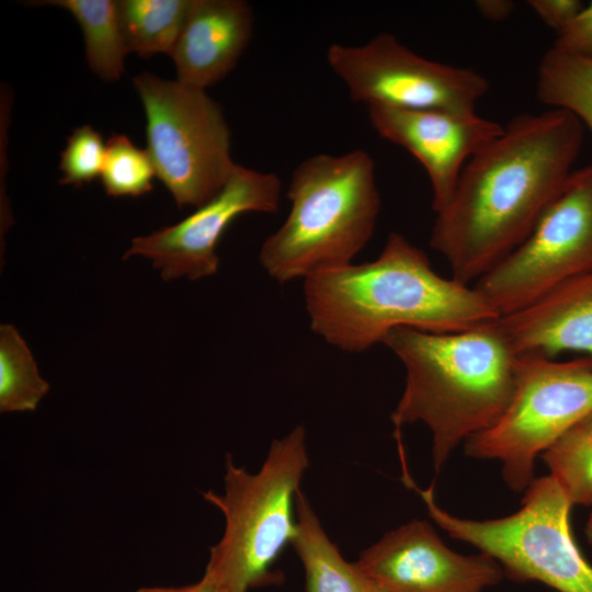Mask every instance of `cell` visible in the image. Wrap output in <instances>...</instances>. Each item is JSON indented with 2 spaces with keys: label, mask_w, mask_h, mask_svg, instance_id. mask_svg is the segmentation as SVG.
Wrapping results in <instances>:
<instances>
[{
  "label": "cell",
  "mask_w": 592,
  "mask_h": 592,
  "mask_svg": "<svg viewBox=\"0 0 592 592\" xmlns=\"http://www.w3.org/2000/svg\"><path fill=\"white\" fill-rule=\"evenodd\" d=\"M374 129L409 151L424 168L432 186V209L449 202L468 160L497 138L503 126L476 113L368 106Z\"/></svg>",
  "instance_id": "13"
},
{
  "label": "cell",
  "mask_w": 592,
  "mask_h": 592,
  "mask_svg": "<svg viewBox=\"0 0 592 592\" xmlns=\"http://www.w3.org/2000/svg\"><path fill=\"white\" fill-rule=\"evenodd\" d=\"M383 343L406 368L391 413L396 439L403 425L424 423L436 471L457 446L490 428L512 398L519 354L499 319L448 333L399 328Z\"/></svg>",
  "instance_id": "3"
},
{
  "label": "cell",
  "mask_w": 592,
  "mask_h": 592,
  "mask_svg": "<svg viewBox=\"0 0 592 592\" xmlns=\"http://www.w3.org/2000/svg\"><path fill=\"white\" fill-rule=\"evenodd\" d=\"M499 323L519 355L577 352L592 358V270L501 316Z\"/></svg>",
  "instance_id": "14"
},
{
  "label": "cell",
  "mask_w": 592,
  "mask_h": 592,
  "mask_svg": "<svg viewBox=\"0 0 592 592\" xmlns=\"http://www.w3.org/2000/svg\"><path fill=\"white\" fill-rule=\"evenodd\" d=\"M287 196L289 214L259 255L280 283L351 264L373 236L380 196L365 150L305 159L293 172Z\"/></svg>",
  "instance_id": "4"
},
{
  "label": "cell",
  "mask_w": 592,
  "mask_h": 592,
  "mask_svg": "<svg viewBox=\"0 0 592 592\" xmlns=\"http://www.w3.org/2000/svg\"><path fill=\"white\" fill-rule=\"evenodd\" d=\"M582 140L583 124L551 109L515 116L468 160L430 237L453 278L475 284L526 239L572 173Z\"/></svg>",
  "instance_id": "1"
},
{
  "label": "cell",
  "mask_w": 592,
  "mask_h": 592,
  "mask_svg": "<svg viewBox=\"0 0 592 592\" xmlns=\"http://www.w3.org/2000/svg\"><path fill=\"white\" fill-rule=\"evenodd\" d=\"M592 412V358L557 361L517 356L512 398L487 430L469 437L467 456L498 460L504 482L523 492L534 480L536 459Z\"/></svg>",
  "instance_id": "7"
},
{
  "label": "cell",
  "mask_w": 592,
  "mask_h": 592,
  "mask_svg": "<svg viewBox=\"0 0 592 592\" xmlns=\"http://www.w3.org/2000/svg\"><path fill=\"white\" fill-rule=\"evenodd\" d=\"M539 458L573 506L592 505V412L566 431Z\"/></svg>",
  "instance_id": "21"
},
{
  "label": "cell",
  "mask_w": 592,
  "mask_h": 592,
  "mask_svg": "<svg viewBox=\"0 0 592 592\" xmlns=\"http://www.w3.org/2000/svg\"><path fill=\"white\" fill-rule=\"evenodd\" d=\"M281 190L276 174L238 164L212 200L178 224L135 238L123 259L145 257L164 281L213 275L219 264L217 243L226 228L243 213H275Z\"/></svg>",
  "instance_id": "11"
},
{
  "label": "cell",
  "mask_w": 592,
  "mask_h": 592,
  "mask_svg": "<svg viewBox=\"0 0 592 592\" xmlns=\"http://www.w3.org/2000/svg\"><path fill=\"white\" fill-rule=\"evenodd\" d=\"M106 146L102 135L93 127L83 125L73 129L60 155V183L81 186L101 177Z\"/></svg>",
  "instance_id": "23"
},
{
  "label": "cell",
  "mask_w": 592,
  "mask_h": 592,
  "mask_svg": "<svg viewBox=\"0 0 592 592\" xmlns=\"http://www.w3.org/2000/svg\"><path fill=\"white\" fill-rule=\"evenodd\" d=\"M311 330L329 344L363 352L399 328L448 333L500 318L471 285L437 274L426 254L390 232L374 261L304 280Z\"/></svg>",
  "instance_id": "2"
},
{
  "label": "cell",
  "mask_w": 592,
  "mask_h": 592,
  "mask_svg": "<svg viewBox=\"0 0 592 592\" xmlns=\"http://www.w3.org/2000/svg\"><path fill=\"white\" fill-rule=\"evenodd\" d=\"M355 565L380 592H483L504 577L494 558L454 551L422 520L386 533Z\"/></svg>",
  "instance_id": "12"
},
{
  "label": "cell",
  "mask_w": 592,
  "mask_h": 592,
  "mask_svg": "<svg viewBox=\"0 0 592 592\" xmlns=\"http://www.w3.org/2000/svg\"><path fill=\"white\" fill-rule=\"evenodd\" d=\"M410 486L441 528L494 558L508 578L537 581L557 592H592V563L572 532L573 505L551 476L534 478L517 511L490 520L451 514L435 501L432 486Z\"/></svg>",
  "instance_id": "6"
},
{
  "label": "cell",
  "mask_w": 592,
  "mask_h": 592,
  "mask_svg": "<svg viewBox=\"0 0 592 592\" xmlns=\"http://www.w3.org/2000/svg\"><path fill=\"white\" fill-rule=\"evenodd\" d=\"M553 47L565 53L592 56V1L584 4L577 18L557 35Z\"/></svg>",
  "instance_id": "24"
},
{
  "label": "cell",
  "mask_w": 592,
  "mask_h": 592,
  "mask_svg": "<svg viewBox=\"0 0 592 592\" xmlns=\"http://www.w3.org/2000/svg\"><path fill=\"white\" fill-rule=\"evenodd\" d=\"M296 519L291 545L305 571L306 592H380L355 562L344 559L301 490L296 497Z\"/></svg>",
  "instance_id": "16"
},
{
  "label": "cell",
  "mask_w": 592,
  "mask_h": 592,
  "mask_svg": "<svg viewBox=\"0 0 592 592\" xmlns=\"http://www.w3.org/2000/svg\"><path fill=\"white\" fill-rule=\"evenodd\" d=\"M254 18L241 0H191L171 57L178 80L205 90L225 78L248 46Z\"/></svg>",
  "instance_id": "15"
},
{
  "label": "cell",
  "mask_w": 592,
  "mask_h": 592,
  "mask_svg": "<svg viewBox=\"0 0 592 592\" xmlns=\"http://www.w3.org/2000/svg\"><path fill=\"white\" fill-rule=\"evenodd\" d=\"M479 13L491 21L505 20L515 7L510 0H481L476 2Z\"/></svg>",
  "instance_id": "27"
},
{
  "label": "cell",
  "mask_w": 592,
  "mask_h": 592,
  "mask_svg": "<svg viewBox=\"0 0 592 592\" xmlns=\"http://www.w3.org/2000/svg\"><path fill=\"white\" fill-rule=\"evenodd\" d=\"M584 534H585V538L588 540L589 544L592 545V511L588 517V521L585 523V527H584Z\"/></svg>",
  "instance_id": "28"
},
{
  "label": "cell",
  "mask_w": 592,
  "mask_h": 592,
  "mask_svg": "<svg viewBox=\"0 0 592 592\" xmlns=\"http://www.w3.org/2000/svg\"><path fill=\"white\" fill-rule=\"evenodd\" d=\"M134 592H225L213 579L203 574L198 582L181 587H143Z\"/></svg>",
  "instance_id": "26"
},
{
  "label": "cell",
  "mask_w": 592,
  "mask_h": 592,
  "mask_svg": "<svg viewBox=\"0 0 592 592\" xmlns=\"http://www.w3.org/2000/svg\"><path fill=\"white\" fill-rule=\"evenodd\" d=\"M116 4L128 52L149 57L171 55L191 0H121Z\"/></svg>",
  "instance_id": "18"
},
{
  "label": "cell",
  "mask_w": 592,
  "mask_h": 592,
  "mask_svg": "<svg viewBox=\"0 0 592 592\" xmlns=\"http://www.w3.org/2000/svg\"><path fill=\"white\" fill-rule=\"evenodd\" d=\"M146 115L147 151L178 206L212 200L237 166L220 105L205 90L149 72L133 78Z\"/></svg>",
  "instance_id": "8"
},
{
  "label": "cell",
  "mask_w": 592,
  "mask_h": 592,
  "mask_svg": "<svg viewBox=\"0 0 592 592\" xmlns=\"http://www.w3.org/2000/svg\"><path fill=\"white\" fill-rule=\"evenodd\" d=\"M327 59L351 99L367 106L470 114L488 90L474 69L426 59L386 32L361 46L332 44Z\"/></svg>",
  "instance_id": "10"
},
{
  "label": "cell",
  "mask_w": 592,
  "mask_h": 592,
  "mask_svg": "<svg viewBox=\"0 0 592 592\" xmlns=\"http://www.w3.org/2000/svg\"><path fill=\"white\" fill-rule=\"evenodd\" d=\"M46 3L68 10L78 21L91 69L105 81L118 80L124 71V57L128 49L116 1L53 0Z\"/></svg>",
  "instance_id": "17"
},
{
  "label": "cell",
  "mask_w": 592,
  "mask_h": 592,
  "mask_svg": "<svg viewBox=\"0 0 592 592\" xmlns=\"http://www.w3.org/2000/svg\"><path fill=\"white\" fill-rule=\"evenodd\" d=\"M592 270V163L573 171L526 239L474 286L501 316Z\"/></svg>",
  "instance_id": "9"
},
{
  "label": "cell",
  "mask_w": 592,
  "mask_h": 592,
  "mask_svg": "<svg viewBox=\"0 0 592 592\" xmlns=\"http://www.w3.org/2000/svg\"><path fill=\"white\" fill-rule=\"evenodd\" d=\"M528 5L548 27L561 33L581 12L579 0H530Z\"/></svg>",
  "instance_id": "25"
},
{
  "label": "cell",
  "mask_w": 592,
  "mask_h": 592,
  "mask_svg": "<svg viewBox=\"0 0 592 592\" xmlns=\"http://www.w3.org/2000/svg\"><path fill=\"white\" fill-rule=\"evenodd\" d=\"M155 175L156 169L147 150L136 147L125 135H112L106 144L101 173L102 185L107 195H143L152 190Z\"/></svg>",
  "instance_id": "22"
},
{
  "label": "cell",
  "mask_w": 592,
  "mask_h": 592,
  "mask_svg": "<svg viewBox=\"0 0 592 592\" xmlns=\"http://www.w3.org/2000/svg\"><path fill=\"white\" fill-rule=\"evenodd\" d=\"M49 390L24 339L10 323L0 326V411H34Z\"/></svg>",
  "instance_id": "20"
},
{
  "label": "cell",
  "mask_w": 592,
  "mask_h": 592,
  "mask_svg": "<svg viewBox=\"0 0 592 592\" xmlns=\"http://www.w3.org/2000/svg\"><path fill=\"white\" fill-rule=\"evenodd\" d=\"M537 95L544 104L570 112L592 132V56L548 49L538 67Z\"/></svg>",
  "instance_id": "19"
},
{
  "label": "cell",
  "mask_w": 592,
  "mask_h": 592,
  "mask_svg": "<svg viewBox=\"0 0 592 592\" xmlns=\"http://www.w3.org/2000/svg\"><path fill=\"white\" fill-rule=\"evenodd\" d=\"M308 465L301 425L272 442L257 473L237 466L227 455L224 493L203 492L225 520L204 574L225 592H247L283 581L273 565L295 536L296 497Z\"/></svg>",
  "instance_id": "5"
}]
</instances>
